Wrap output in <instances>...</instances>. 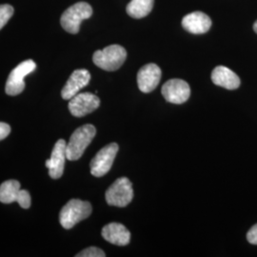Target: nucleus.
<instances>
[{
  "label": "nucleus",
  "mask_w": 257,
  "mask_h": 257,
  "mask_svg": "<svg viewBox=\"0 0 257 257\" xmlns=\"http://www.w3.org/2000/svg\"><path fill=\"white\" fill-rule=\"evenodd\" d=\"M21 208L29 209L31 207V195L26 190H20L18 201Z\"/></svg>",
  "instance_id": "aec40b11"
},
{
  "label": "nucleus",
  "mask_w": 257,
  "mask_h": 257,
  "mask_svg": "<svg viewBox=\"0 0 257 257\" xmlns=\"http://www.w3.org/2000/svg\"><path fill=\"white\" fill-rule=\"evenodd\" d=\"M20 193V183L18 180H8L0 186V202L11 204L17 202Z\"/></svg>",
  "instance_id": "f3484780"
},
{
  "label": "nucleus",
  "mask_w": 257,
  "mask_h": 257,
  "mask_svg": "<svg viewBox=\"0 0 257 257\" xmlns=\"http://www.w3.org/2000/svg\"><path fill=\"white\" fill-rule=\"evenodd\" d=\"M102 237L110 244L116 246H127L131 241V232L120 223H110L101 231Z\"/></svg>",
  "instance_id": "4468645a"
},
{
  "label": "nucleus",
  "mask_w": 257,
  "mask_h": 257,
  "mask_svg": "<svg viewBox=\"0 0 257 257\" xmlns=\"http://www.w3.org/2000/svg\"><path fill=\"white\" fill-rule=\"evenodd\" d=\"M92 211L91 203L80 199H72L60 211L59 222L64 229L70 230L80 221L88 218Z\"/></svg>",
  "instance_id": "f03ea898"
},
{
  "label": "nucleus",
  "mask_w": 257,
  "mask_h": 257,
  "mask_svg": "<svg viewBox=\"0 0 257 257\" xmlns=\"http://www.w3.org/2000/svg\"><path fill=\"white\" fill-rule=\"evenodd\" d=\"M15 10L9 4L0 5V30L4 27L14 15Z\"/></svg>",
  "instance_id": "a211bd4d"
},
{
  "label": "nucleus",
  "mask_w": 257,
  "mask_h": 257,
  "mask_svg": "<svg viewBox=\"0 0 257 257\" xmlns=\"http://www.w3.org/2000/svg\"><path fill=\"white\" fill-rule=\"evenodd\" d=\"M76 257H105L106 254L102 250L101 248H96V247H90L86 248L79 253H77Z\"/></svg>",
  "instance_id": "6ab92c4d"
},
{
  "label": "nucleus",
  "mask_w": 257,
  "mask_h": 257,
  "mask_svg": "<svg viewBox=\"0 0 257 257\" xmlns=\"http://www.w3.org/2000/svg\"><path fill=\"white\" fill-rule=\"evenodd\" d=\"M95 135L96 128L92 124H86L76 128L66 147L67 159L70 161L78 160L91 144Z\"/></svg>",
  "instance_id": "f257e3e1"
},
{
  "label": "nucleus",
  "mask_w": 257,
  "mask_h": 257,
  "mask_svg": "<svg viewBox=\"0 0 257 257\" xmlns=\"http://www.w3.org/2000/svg\"><path fill=\"white\" fill-rule=\"evenodd\" d=\"M105 197L110 206L124 208L128 206L134 198L133 184L127 177H120L110 185Z\"/></svg>",
  "instance_id": "39448f33"
},
{
  "label": "nucleus",
  "mask_w": 257,
  "mask_h": 257,
  "mask_svg": "<svg viewBox=\"0 0 257 257\" xmlns=\"http://www.w3.org/2000/svg\"><path fill=\"white\" fill-rule=\"evenodd\" d=\"M162 94L166 100L174 104H183L191 95L189 84L182 79H171L163 85Z\"/></svg>",
  "instance_id": "1a4fd4ad"
},
{
  "label": "nucleus",
  "mask_w": 257,
  "mask_h": 257,
  "mask_svg": "<svg viewBox=\"0 0 257 257\" xmlns=\"http://www.w3.org/2000/svg\"><path fill=\"white\" fill-rule=\"evenodd\" d=\"M211 80L227 90H235L240 86L238 75L225 66H217L211 73Z\"/></svg>",
  "instance_id": "2eb2a0df"
},
{
  "label": "nucleus",
  "mask_w": 257,
  "mask_h": 257,
  "mask_svg": "<svg viewBox=\"0 0 257 257\" xmlns=\"http://www.w3.org/2000/svg\"><path fill=\"white\" fill-rule=\"evenodd\" d=\"M92 16V8L87 2H78L65 11L60 19V24L69 34H78L83 20Z\"/></svg>",
  "instance_id": "20e7f679"
},
{
  "label": "nucleus",
  "mask_w": 257,
  "mask_h": 257,
  "mask_svg": "<svg viewBox=\"0 0 257 257\" xmlns=\"http://www.w3.org/2000/svg\"><path fill=\"white\" fill-rule=\"evenodd\" d=\"M127 58L126 50L120 45H110L101 51H96L92 61L98 68L104 71L113 72L118 70Z\"/></svg>",
  "instance_id": "7ed1b4c3"
},
{
  "label": "nucleus",
  "mask_w": 257,
  "mask_h": 257,
  "mask_svg": "<svg viewBox=\"0 0 257 257\" xmlns=\"http://www.w3.org/2000/svg\"><path fill=\"white\" fill-rule=\"evenodd\" d=\"M161 74V70L156 64L150 63L143 66L138 73L139 90L145 93L153 92L160 82Z\"/></svg>",
  "instance_id": "9d476101"
},
{
  "label": "nucleus",
  "mask_w": 257,
  "mask_h": 257,
  "mask_svg": "<svg viewBox=\"0 0 257 257\" xmlns=\"http://www.w3.org/2000/svg\"><path fill=\"white\" fill-rule=\"evenodd\" d=\"M100 99L91 92H81L74 95L69 102V110L75 117H82L98 109Z\"/></svg>",
  "instance_id": "6e6552de"
},
{
  "label": "nucleus",
  "mask_w": 257,
  "mask_h": 257,
  "mask_svg": "<svg viewBox=\"0 0 257 257\" xmlns=\"http://www.w3.org/2000/svg\"><path fill=\"white\" fill-rule=\"evenodd\" d=\"M11 133V127L7 123L0 122V141L7 138Z\"/></svg>",
  "instance_id": "4be33fe9"
},
{
  "label": "nucleus",
  "mask_w": 257,
  "mask_h": 257,
  "mask_svg": "<svg viewBox=\"0 0 257 257\" xmlns=\"http://www.w3.org/2000/svg\"><path fill=\"white\" fill-rule=\"evenodd\" d=\"M247 239L252 245H257V224H255L247 233Z\"/></svg>",
  "instance_id": "412c9836"
},
{
  "label": "nucleus",
  "mask_w": 257,
  "mask_h": 257,
  "mask_svg": "<svg viewBox=\"0 0 257 257\" xmlns=\"http://www.w3.org/2000/svg\"><path fill=\"white\" fill-rule=\"evenodd\" d=\"M118 145L110 143L102 148L91 161V174L95 177H101L109 173L118 152Z\"/></svg>",
  "instance_id": "0eeeda50"
},
{
  "label": "nucleus",
  "mask_w": 257,
  "mask_h": 257,
  "mask_svg": "<svg viewBox=\"0 0 257 257\" xmlns=\"http://www.w3.org/2000/svg\"><path fill=\"white\" fill-rule=\"evenodd\" d=\"M66 147L67 143L64 139H59L55 143L51 158L46 160L45 165L49 169V175L53 179H58L63 175L65 160L67 158Z\"/></svg>",
  "instance_id": "9b49d317"
},
{
  "label": "nucleus",
  "mask_w": 257,
  "mask_h": 257,
  "mask_svg": "<svg viewBox=\"0 0 257 257\" xmlns=\"http://www.w3.org/2000/svg\"><path fill=\"white\" fill-rule=\"evenodd\" d=\"M36 69L37 64L32 59H28L18 65L9 74L5 87L6 93L15 96L23 92L25 89L24 78L28 74H32Z\"/></svg>",
  "instance_id": "423d86ee"
},
{
  "label": "nucleus",
  "mask_w": 257,
  "mask_h": 257,
  "mask_svg": "<svg viewBox=\"0 0 257 257\" xmlns=\"http://www.w3.org/2000/svg\"><path fill=\"white\" fill-rule=\"evenodd\" d=\"M253 30H254V32L257 34V20L255 21V23L253 24Z\"/></svg>",
  "instance_id": "5701e85b"
},
{
  "label": "nucleus",
  "mask_w": 257,
  "mask_h": 257,
  "mask_svg": "<svg viewBox=\"0 0 257 257\" xmlns=\"http://www.w3.org/2000/svg\"><path fill=\"white\" fill-rule=\"evenodd\" d=\"M155 0H132L127 5V14L133 19L147 17L154 8Z\"/></svg>",
  "instance_id": "dca6fc26"
},
{
  "label": "nucleus",
  "mask_w": 257,
  "mask_h": 257,
  "mask_svg": "<svg viewBox=\"0 0 257 257\" xmlns=\"http://www.w3.org/2000/svg\"><path fill=\"white\" fill-rule=\"evenodd\" d=\"M91 80V74L89 71L85 69L75 70L73 74H71L70 78L65 84L62 91L61 96L65 100H70L74 95H76L80 90L85 88Z\"/></svg>",
  "instance_id": "f8f14e48"
},
{
  "label": "nucleus",
  "mask_w": 257,
  "mask_h": 257,
  "mask_svg": "<svg viewBox=\"0 0 257 257\" xmlns=\"http://www.w3.org/2000/svg\"><path fill=\"white\" fill-rule=\"evenodd\" d=\"M182 26L191 34L202 35L211 29V20L209 16L202 12H193L184 17Z\"/></svg>",
  "instance_id": "ddd939ff"
}]
</instances>
